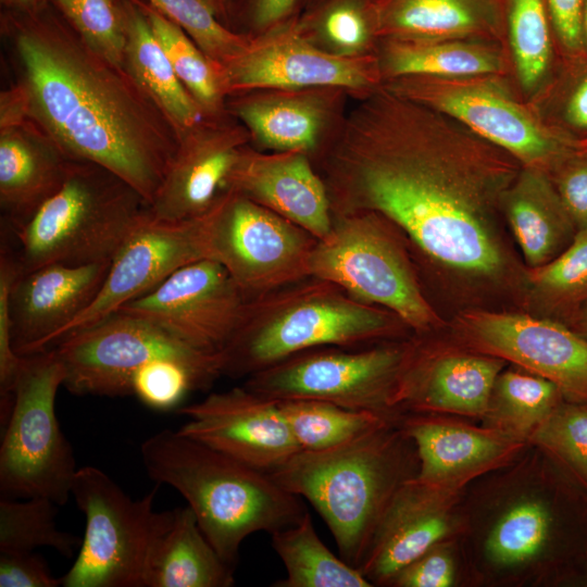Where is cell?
I'll list each match as a JSON object with an SVG mask.
<instances>
[{
	"instance_id": "1",
	"label": "cell",
	"mask_w": 587,
	"mask_h": 587,
	"mask_svg": "<svg viewBox=\"0 0 587 587\" xmlns=\"http://www.w3.org/2000/svg\"><path fill=\"white\" fill-rule=\"evenodd\" d=\"M312 162L333 214L378 213L460 273L494 276L503 267L496 215L522 165L451 116L382 85L354 99Z\"/></svg>"
},
{
	"instance_id": "2",
	"label": "cell",
	"mask_w": 587,
	"mask_h": 587,
	"mask_svg": "<svg viewBox=\"0 0 587 587\" xmlns=\"http://www.w3.org/2000/svg\"><path fill=\"white\" fill-rule=\"evenodd\" d=\"M0 25L28 118L70 159L109 170L150 205L179 143L171 121L50 2L32 13L2 10Z\"/></svg>"
},
{
	"instance_id": "3",
	"label": "cell",
	"mask_w": 587,
	"mask_h": 587,
	"mask_svg": "<svg viewBox=\"0 0 587 587\" xmlns=\"http://www.w3.org/2000/svg\"><path fill=\"white\" fill-rule=\"evenodd\" d=\"M140 454L150 478L186 499L205 537L232 566L246 537L294 525L308 512L301 497L268 473L178 430L151 435L141 444Z\"/></svg>"
},
{
	"instance_id": "4",
	"label": "cell",
	"mask_w": 587,
	"mask_h": 587,
	"mask_svg": "<svg viewBox=\"0 0 587 587\" xmlns=\"http://www.w3.org/2000/svg\"><path fill=\"white\" fill-rule=\"evenodd\" d=\"M404 327L392 312L310 276L248 301L238 328L220 352L222 375L248 377L316 348L365 347Z\"/></svg>"
},
{
	"instance_id": "5",
	"label": "cell",
	"mask_w": 587,
	"mask_h": 587,
	"mask_svg": "<svg viewBox=\"0 0 587 587\" xmlns=\"http://www.w3.org/2000/svg\"><path fill=\"white\" fill-rule=\"evenodd\" d=\"M388 426L389 422L328 449L299 450L268 473L313 505L341 558L357 569L391 499L412 479L403 445L408 434Z\"/></svg>"
},
{
	"instance_id": "6",
	"label": "cell",
	"mask_w": 587,
	"mask_h": 587,
	"mask_svg": "<svg viewBox=\"0 0 587 587\" xmlns=\"http://www.w3.org/2000/svg\"><path fill=\"white\" fill-rule=\"evenodd\" d=\"M148 211L117 175L74 160L61 188L14 233L21 273L52 263L111 262Z\"/></svg>"
},
{
	"instance_id": "7",
	"label": "cell",
	"mask_w": 587,
	"mask_h": 587,
	"mask_svg": "<svg viewBox=\"0 0 587 587\" xmlns=\"http://www.w3.org/2000/svg\"><path fill=\"white\" fill-rule=\"evenodd\" d=\"M389 90L445 113L512 155L522 166L551 173L579 143L524 99L510 75L402 76Z\"/></svg>"
},
{
	"instance_id": "8",
	"label": "cell",
	"mask_w": 587,
	"mask_h": 587,
	"mask_svg": "<svg viewBox=\"0 0 587 587\" xmlns=\"http://www.w3.org/2000/svg\"><path fill=\"white\" fill-rule=\"evenodd\" d=\"M157 490L134 500L102 470H77L72 496L86 528L62 586L147 587L154 547L174 516L154 509Z\"/></svg>"
},
{
	"instance_id": "9",
	"label": "cell",
	"mask_w": 587,
	"mask_h": 587,
	"mask_svg": "<svg viewBox=\"0 0 587 587\" xmlns=\"http://www.w3.org/2000/svg\"><path fill=\"white\" fill-rule=\"evenodd\" d=\"M394 229L372 211L333 214L330 234L317 241L310 257L309 276L392 312L411 329L429 330L440 319Z\"/></svg>"
},
{
	"instance_id": "10",
	"label": "cell",
	"mask_w": 587,
	"mask_h": 587,
	"mask_svg": "<svg viewBox=\"0 0 587 587\" xmlns=\"http://www.w3.org/2000/svg\"><path fill=\"white\" fill-rule=\"evenodd\" d=\"M65 372L53 349L23 357L0 447L1 497L64 505L77 472L55 413Z\"/></svg>"
},
{
	"instance_id": "11",
	"label": "cell",
	"mask_w": 587,
	"mask_h": 587,
	"mask_svg": "<svg viewBox=\"0 0 587 587\" xmlns=\"http://www.w3.org/2000/svg\"><path fill=\"white\" fill-rule=\"evenodd\" d=\"M415 347H323L284 359L247 377L243 386L282 401L313 399L389 417L402 402Z\"/></svg>"
},
{
	"instance_id": "12",
	"label": "cell",
	"mask_w": 587,
	"mask_h": 587,
	"mask_svg": "<svg viewBox=\"0 0 587 587\" xmlns=\"http://www.w3.org/2000/svg\"><path fill=\"white\" fill-rule=\"evenodd\" d=\"M52 349L65 372L63 386L80 396L132 395L135 374L159 359L186 365L204 389L222 376L220 353L195 349L157 324L121 311L68 335Z\"/></svg>"
},
{
	"instance_id": "13",
	"label": "cell",
	"mask_w": 587,
	"mask_h": 587,
	"mask_svg": "<svg viewBox=\"0 0 587 587\" xmlns=\"http://www.w3.org/2000/svg\"><path fill=\"white\" fill-rule=\"evenodd\" d=\"M205 259L220 263L248 300L309 276L320 239L270 209L224 190L202 216Z\"/></svg>"
},
{
	"instance_id": "14",
	"label": "cell",
	"mask_w": 587,
	"mask_h": 587,
	"mask_svg": "<svg viewBox=\"0 0 587 587\" xmlns=\"http://www.w3.org/2000/svg\"><path fill=\"white\" fill-rule=\"evenodd\" d=\"M248 301L220 263L201 259L118 311L146 319L195 349L220 353L238 328Z\"/></svg>"
},
{
	"instance_id": "15",
	"label": "cell",
	"mask_w": 587,
	"mask_h": 587,
	"mask_svg": "<svg viewBox=\"0 0 587 587\" xmlns=\"http://www.w3.org/2000/svg\"><path fill=\"white\" fill-rule=\"evenodd\" d=\"M294 23L250 36L245 50L223 65L228 96L264 88L339 87L358 99L383 85L376 54L327 53L304 39Z\"/></svg>"
},
{
	"instance_id": "16",
	"label": "cell",
	"mask_w": 587,
	"mask_h": 587,
	"mask_svg": "<svg viewBox=\"0 0 587 587\" xmlns=\"http://www.w3.org/2000/svg\"><path fill=\"white\" fill-rule=\"evenodd\" d=\"M469 341L558 386L563 399L587 404V338L561 322L515 313L469 311L460 319Z\"/></svg>"
},
{
	"instance_id": "17",
	"label": "cell",
	"mask_w": 587,
	"mask_h": 587,
	"mask_svg": "<svg viewBox=\"0 0 587 587\" xmlns=\"http://www.w3.org/2000/svg\"><path fill=\"white\" fill-rule=\"evenodd\" d=\"M177 412L187 417L179 433L265 473L300 450L278 401L245 386L212 392Z\"/></svg>"
},
{
	"instance_id": "18",
	"label": "cell",
	"mask_w": 587,
	"mask_h": 587,
	"mask_svg": "<svg viewBox=\"0 0 587 587\" xmlns=\"http://www.w3.org/2000/svg\"><path fill=\"white\" fill-rule=\"evenodd\" d=\"M202 216L167 222L152 217L148 211L112 259L95 300L67 326L60 340L117 312L179 267L205 259Z\"/></svg>"
},
{
	"instance_id": "19",
	"label": "cell",
	"mask_w": 587,
	"mask_h": 587,
	"mask_svg": "<svg viewBox=\"0 0 587 587\" xmlns=\"http://www.w3.org/2000/svg\"><path fill=\"white\" fill-rule=\"evenodd\" d=\"M351 93L339 87L264 88L229 95L226 110L263 151H300L311 160L333 141Z\"/></svg>"
},
{
	"instance_id": "20",
	"label": "cell",
	"mask_w": 587,
	"mask_h": 587,
	"mask_svg": "<svg viewBox=\"0 0 587 587\" xmlns=\"http://www.w3.org/2000/svg\"><path fill=\"white\" fill-rule=\"evenodd\" d=\"M250 142L246 126L228 112L202 117L179 135L176 153L149 205L150 215L167 222L203 215L224 191L239 150Z\"/></svg>"
},
{
	"instance_id": "21",
	"label": "cell",
	"mask_w": 587,
	"mask_h": 587,
	"mask_svg": "<svg viewBox=\"0 0 587 587\" xmlns=\"http://www.w3.org/2000/svg\"><path fill=\"white\" fill-rule=\"evenodd\" d=\"M111 262L52 263L20 273L11 294L12 344L20 357L52 349L97 297Z\"/></svg>"
},
{
	"instance_id": "22",
	"label": "cell",
	"mask_w": 587,
	"mask_h": 587,
	"mask_svg": "<svg viewBox=\"0 0 587 587\" xmlns=\"http://www.w3.org/2000/svg\"><path fill=\"white\" fill-rule=\"evenodd\" d=\"M224 190L239 193L311 233L332 230L326 186L311 158L300 151H263L245 145L230 167Z\"/></svg>"
},
{
	"instance_id": "23",
	"label": "cell",
	"mask_w": 587,
	"mask_h": 587,
	"mask_svg": "<svg viewBox=\"0 0 587 587\" xmlns=\"http://www.w3.org/2000/svg\"><path fill=\"white\" fill-rule=\"evenodd\" d=\"M438 496V488L415 477L396 492L358 566L372 585L391 583L447 535L449 524Z\"/></svg>"
},
{
	"instance_id": "24",
	"label": "cell",
	"mask_w": 587,
	"mask_h": 587,
	"mask_svg": "<svg viewBox=\"0 0 587 587\" xmlns=\"http://www.w3.org/2000/svg\"><path fill=\"white\" fill-rule=\"evenodd\" d=\"M73 161L28 117L0 127V207L13 233L61 188Z\"/></svg>"
},
{
	"instance_id": "25",
	"label": "cell",
	"mask_w": 587,
	"mask_h": 587,
	"mask_svg": "<svg viewBox=\"0 0 587 587\" xmlns=\"http://www.w3.org/2000/svg\"><path fill=\"white\" fill-rule=\"evenodd\" d=\"M375 10L378 39L465 38L505 46L502 0H375Z\"/></svg>"
},
{
	"instance_id": "26",
	"label": "cell",
	"mask_w": 587,
	"mask_h": 587,
	"mask_svg": "<svg viewBox=\"0 0 587 587\" xmlns=\"http://www.w3.org/2000/svg\"><path fill=\"white\" fill-rule=\"evenodd\" d=\"M502 359L467 354L419 358L408 369L402 402L417 410L478 415L487 412Z\"/></svg>"
},
{
	"instance_id": "27",
	"label": "cell",
	"mask_w": 587,
	"mask_h": 587,
	"mask_svg": "<svg viewBox=\"0 0 587 587\" xmlns=\"http://www.w3.org/2000/svg\"><path fill=\"white\" fill-rule=\"evenodd\" d=\"M502 212L530 268L553 260L577 234L550 174L539 168L521 166Z\"/></svg>"
},
{
	"instance_id": "28",
	"label": "cell",
	"mask_w": 587,
	"mask_h": 587,
	"mask_svg": "<svg viewBox=\"0 0 587 587\" xmlns=\"http://www.w3.org/2000/svg\"><path fill=\"white\" fill-rule=\"evenodd\" d=\"M376 58L383 84L402 76H511L504 45L477 39H379ZM512 77V76H511Z\"/></svg>"
},
{
	"instance_id": "29",
	"label": "cell",
	"mask_w": 587,
	"mask_h": 587,
	"mask_svg": "<svg viewBox=\"0 0 587 587\" xmlns=\"http://www.w3.org/2000/svg\"><path fill=\"white\" fill-rule=\"evenodd\" d=\"M125 45L123 67L171 121L178 133L204 113L177 77L137 0H121Z\"/></svg>"
},
{
	"instance_id": "30",
	"label": "cell",
	"mask_w": 587,
	"mask_h": 587,
	"mask_svg": "<svg viewBox=\"0 0 587 587\" xmlns=\"http://www.w3.org/2000/svg\"><path fill=\"white\" fill-rule=\"evenodd\" d=\"M228 564L201 530L187 505L174 509L170 527L159 538L150 562L147 587H230Z\"/></svg>"
},
{
	"instance_id": "31",
	"label": "cell",
	"mask_w": 587,
	"mask_h": 587,
	"mask_svg": "<svg viewBox=\"0 0 587 587\" xmlns=\"http://www.w3.org/2000/svg\"><path fill=\"white\" fill-rule=\"evenodd\" d=\"M404 426L417 453L415 478L438 489L504 450L503 439L488 432L427 419H412Z\"/></svg>"
},
{
	"instance_id": "32",
	"label": "cell",
	"mask_w": 587,
	"mask_h": 587,
	"mask_svg": "<svg viewBox=\"0 0 587 587\" xmlns=\"http://www.w3.org/2000/svg\"><path fill=\"white\" fill-rule=\"evenodd\" d=\"M511 76L520 93L536 103L562 70L545 0H502Z\"/></svg>"
},
{
	"instance_id": "33",
	"label": "cell",
	"mask_w": 587,
	"mask_h": 587,
	"mask_svg": "<svg viewBox=\"0 0 587 587\" xmlns=\"http://www.w3.org/2000/svg\"><path fill=\"white\" fill-rule=\"evenodd\" d=\"M287 575L274 587H371L362 573L336 557L315 532L309 512L294 525L271 534Z\"/></svg>"
},
{
	"instance_id": "34",
	"label": "cell",
	"mask_w": 587,
	"mask_h": 587,
	"mask_svg": "<svg viewBox=\"0 0 587 587\" xmlns=\"http://www.w3.org/2000/svg\"><path fill=\"white\" fill-rule=\"evenodd\" d=\"M297 32L316 48L338 57L376 54L375 0H320L295 20Z\"/></svg>"
},
{
	"instance_id": "35",
	"label": "cell",
	"mask_w": 587,
	"mask_h": 587,
	"mask_svg": "<svg viewBox=\"0 0 587 587\" xmlns=\"http://www.w3.org/2000/svg\"><path fill=\"white\" fill-rule=\"evenodd\" d=\"M174 72L205 116L227 112L223 66L212 61L174 21L147 0H137Z\"/></svg>"
},
{
	"instance_id": "36",
	"label": "cell",
	"mask_w": 587,
	"mask_h": 587,
	"mask_svg": "<svg viewBox=\"0 0 587 587\" xmlns=\"http://www.w3.org/2000/svg\"><path fill=\"white\" fill-rule=\"evenodd\" d=\"M300 450L328 449L387 422V416L313 399L278 401Z\"/></svg>"
},
{
	"instance_id": "37",
	"label": "cell",
	"mask_w": 587,
	"mask_h": 587,
	"mask_svg": "<svg viewBox=\"0 0 587 587\" xmlns=\"http://www.w3.org/2000/svg\"><path fill=\"white\" fill-rule=\"evenodd\" d=\"M57 505L46 498L0 499V551L50 547L71 558L83 539L57 527Z\"/></svg>"
},
{
	"instance_id": "38",
	"label": "cell",
	"mask_w": 587,
	"mask_h": 587,
	"mask_svg": "<svg viewBox=\"0 0 587 587\" xmlns=\"http://www.w3.org/2000/svg\"><path fill=\"white\" fill-rule=\"evenodd\" d=\"M563 396L555 384L517 372L499 374L487 412L507 432L526 434L557 408Z\"/></svg>"
},
{
	"instance_id": "39",
	"label": "cell",
	"mask_w": 587,
	"mask_h": 587,
	"mask_svg": "<svg viewBox=\"0 0 587 587\" xmlns=\"http://www.w3.org/2000/svg\"><path fill=\"white\" fill-rule=\"evenodd\" d=\"M529 282L548 304L574 319L587 303V232H579L553 260L533 267Z\"/></svg>"
},
{
	"instance_id": "40",
	"label": "cell",
	"mask_w": 587,
	"mask_h": 587,
	"mask_svg": "<svg viewBox=\"0 0 587 587\" xmlns=\"http://www.w3.org/2000/svg\"><path fill=\"white\" fill-rule=\"evenodd\" d=\"M92 50L123 67L125 28L121 0H49Z\"/></svg>"
},
{
	"instance_id": "41",
	"label": "cell",
	"mask_w": 587,
	"mask_h": 587,
	"mask_svg": "<svg viewBox=\"0 0 587 587\" xmlns=\"http://www.w3.org/2000/svg\"><path fill=\"white\" fill-rule=\"evenodd\" d=\"M178 24L221 66L241 53L250 36L222 23L203 0H147Z\"/></svg>"
},
{
	"instance_id": "42",
	"label": "cell",
	"mask_w": 587,
	"mask_h": 587,
	"mask_svg": "<svg viewBox=\"0 0 587 587\" xmlns=\"http://www.w3.org/2000/svg\"><path fill=\"white\" fill-rule=\"evenodd\" d=\"M551 519L537 502H522L511 508L489 535L487 550L501 564L529 560L547 541Z\"/></svg>"
},
{
	"instance_id": "43",
	"label": "cell",
	"mask_w": 587,
	"mask_h": 587,
	"mask_svg": "<svg viewBox=\"0 0 587 587\" xmlns=\"http://www.w3.org/2000/svg\"><path fill=\"white\" fill-rule=\"evenodd\" d=\"M532 434L587 489V404L561 401Z\"/></svg>"
},
{
	"instance_id": "44",
	"label": "cell",
	"mask_w": 587,
	"mask_h": 587,
	"mask_svg": "<svg viewBox=\"0 0 587 587\" xmlns=\"http://www.w3.org/2000/svg\"><path fill=\"white\" fill-rule=\"evenodd\" d=\"M578 143L587 141V59L563 65L548 92L534 104Z\"/></svg>"
},
{
	"instance_id": "45",
	"label": "cell",
	"mask_w": 587,
	"mask_h": 587,
	"mask_svg": "<svg viewBox=\"0 0 587 587\" xmlns=\"http://www.w3.org/2000/svg\"><path fill=\"white\" fill-rule=\"evenodd\" d=\"M204 389L186 365L167 359L152 361L134 376L132 395L152 410L170 411L178 407L187 394Z\"/></svg>"
},
{
	"instance_id": "46",
	"label": "cell",
	"mask_w": 587,
	"mask_h": 587,
	"mask_svg": "<svg viewBox=\"0 0 587 587\" xmlns=\"http://www.w3.org/2000/svg\"><path fill=\"white\" fill-rule=\"evenodd\" d=\"M21 273L18 255L7 243L0 251V394L1 414L7 415L12 407L13 390L23 362L12 344L10 300L14 283Z\"/></svg>"
},
{
	"instance_id": "47",
	"label": "cell",
	"mask_w": 587,
	"mask_h": 587,
	"mask_svg": "<svg viewBox=\"0 0 587 587\" xmlns=\"http://www.w3.org/2000/svg\"><path fill=\"white\" fill-rule=\"evenodd\" d=\"M302 9L303 0H235L226 26L257 36L294 22Z\"/></svg>"
},
{
	"instance_id": "48",
	"label": "cell",
	"mask_w": 587,
	"mask_h": 587,
	"mask_svg": "<svg viewBox=\"0 0 587 587\" xmlns=\"http://www.w3.org/2000/svg\"><path fill=\"white\" fill-rule=\"evenodd\" d=\"M558 55L563 65L584 60L586 0H545Z\"/></svg>"
},
{
	"instance_id": "49",
	"label": "cell",
	"mask_w": 587,
	"mask_h": 587,
	"mask_svg": "<svg viewBox=\"0 0 587 587\" xmlns=\"http://www.w3.org/2000/svg\"><path fill=\"white\" fill-rule=\"evenodd\" d=\"M550 176L576 232H587V152L572 153Z\"/></svg>"
},
{
	"instance_id": "50",
	"label": "cell",
	"mask_w": 587,
	"mask_h": 587,
	"mask_svg": "<svg viewBox=\"0 0 587 587\" xmlns=\"http://www.w3.org/2000/svg\"><path fill=\"white\" fill-rule=\"evenodd\" d=\"M55 578L45 560L33 551H0L1 587H57Z\"/></svg>"
},
{
	"instance_id": "51",
	"label": "cell",
	"mask_w": 587,
	"mask_h": 587,
	"mask_svg": "<svg viewBox=\"0 0 587 587\" xmlns=\"http://www.w3.org/2000/svg\"><path fill=\"white\" fill-rule=\"evenodd\" d=\"M434 548L401 570L391 583L402 587L450 586L453 582L452 561L447 553Z\"/></svg>"
},
{
	"instance_id": "52",
	"label": "cell",
	"mask_w": 587,
	"mask_h": 587,
	"mask_svg": "<svg viewBox=\"0 0 587 587\" xmlns=\"http://www.w3.org/2000/svg\"><path fill=\"white\" fill-rule=\"evenodd\" d=\"M4 10L32 13L36 12L49 3V0H0Z\"/></svg>"
},
{
	"instance_id": "53",
	"label": "cell",
	"mask_w": 587,
	"mask_h": 587,
	"mask_svg": "<svg viewBox=\"0 0 587 587\" xmlns=\"http://www.w3.org/2000/svg\"><path fill=\"white\" fill-rule=\"evenodd\" d=\"M211 10L215 13L217 18L226 25L229 12L235 0H203Z\"/></svg>"
},
{
	"instance_id": "54",
	"label": "cell",
	"mask_w": 587,
	"mask_h": 587,
	"mask_svg": "<svg viewBox=\"0 0 587 587\" xmlns=\"http://www.w3.org/2000/svg\"><path fill=\"white\" fill-rule=\"evenodd\" d=\"M574 320V330L587 338V303L576 314Z\"/></svg>"
},
{
	"instance_id": "55",
	"label": "cell",
	"mask_w": 587,
	"mask_h": 587,
	"mask_svg": "<svg viewBox=\"0 0 587 587\" xmlns=\"http://www.w3.org/2000/svg\"><path fill=\"white\" fill-rule=\"evenodd\" d=\"M584 59H587V0L585 5V18H584Z\"/></svg>"
},
{
	"instance_id": "56",
	"label": "cell",
	"mask_w": 587,
	"mask_h": 587,
	"mask_svg": "<svg viewBox=\"0 0 587 587\" xmlns=\"http://www.w3.org/2000/svg\"><path fill=\"white\" fill-rule=\"evenodd\" d=\"M317 1H320V0H303V9H302V11H303L304 9H307V8L311 7V5H313V4L316 3Z\"/></svg>"
},
{
	"instance_id": "57",
	"label": "cell",
	"mask_w": 587,
	"mask_h": 587,
	"mask_svg": "<svg viewBox=\"0 0 587 587\" xmlns=\"http://www.w3.org/2000/svg\"><path fill=\"white\" fill-rule=\"evenodd\" d=\"M579 148L582 151H587V141L579 143Z\"/></svg>"
},
{
	"instance_id": "58",
	"label": "cell",
	"mask_w": 587,
	"mask_h": 587,
	"mask_svg": "<svg viewBox=\"0 0 587 587\" xmlns=\"http://www.w3.org/2000/svg\"><path fill=\"white\" fill-rule=\"evenodd\" d=\"M584 152H587V151H584Z\"/></svg>"
}]
</instances>
